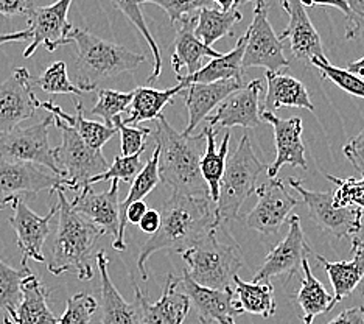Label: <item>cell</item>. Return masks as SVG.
Instances as JSON below:
<instances>
[{
  "instance_id": "7bdbcfd3",
  "label": "cell",
  "mask_w": 364,
  "mask_h": 324,
  "mask_svg": "<svg viewBox=\"0 0 364 324\" xmlns=\"http://www.w3.org/2000/svg\"><path fill=\"white\" fill-rule=\"evenodd\" d=\"M326 178L335 184V192L332 194L335 206H353L364 211V174L361 179H341L333 174H326Z\"/></svg>"
},
{
  "instance_id": "6da1fadb",
  "label": "cell",
  "mask_w": 364,
  "mask_h": 324,
  "mask_svg": "<svg viewBox=\"0 0 364 324\" xmlns=\"http://www.w3.org/2000/svg\"><path fill=\"white\" fill-rule=\"evenodd\" d=\"M157 211L161 214L159 229L140 246L137 257V268L142 281L148 279L146 262L154 253H184L210 231L220 228L217 206L209 195L173 192Z\"/></svg>"
},
{
  "instance_id": "2e32d148",
  "label": "cell",
  "mask_w": 364,
  "mask_h": 324,
  "mask_svg": "<svg viewBox=\"0 0 364 324\" xmlns=\"http://www.w3.org/2000/svg\"><path fill=\"white\" fill-rule=\"evenodd\" d=\"M10 207H13V214L8 221L18 236V248L22 253L21 263H27L28 259L46 262L43 248L50 234V221L58 214V204L52 207L46 217H39L35 211L30 209L26 198H18Z\"/></svg>"
},
{
  "instance_id": "681fc988",
  "label": "cell",
  "mask_w": 364,
  "mask_h": 324,
  "mask_svg": "<svg viewBox=\"0 0 364 324\" xmlns=\"http://www.w3.org/2000/svg\"><path fill=\"white\" fill-rule=\"evenodd\" d=\"M31 6V0H0V14L5 16V18L28 16Z\"/></svg>"
},
{
  "instance_id": "9f6ffc18",
  "label": "cell",
  "mask_w": 364,
  "mask_h": 324,
  "mask_svg": "<svg viewBox=\"0 0 364 324\" xmlns=\"http://www.w3.org/2000/svg\"><path fill=\"white\" fill-rule=\"evenodd\" d=\"M346 70H349L350 73L357 75V77L364 80V56L360 58V60H357V61H350L349 64H347Z\"/></svg>"
},
{
  "instance_id": "d6a6232c",
  "label": "cell",
  "mask_w": 364,
  "mask_h": 324,
  "mask_svg": "<svg viewBox=\"0 0 364 324\" xmlns=\"http://www.w3.org/2000/svg\"><path fill=\"white\" fill-rule=\"evenodd\" d=\"M304 278L296 293V303L301 309V320L304 324H313L314 318L333 309V295H330L319 279L314 276L309 259L301 267Z\"/></svg>"
},
{
  "instance_id": "30bf717a",
  "label": "cell",
  "mask_w": 364,
  "mask_h": 324,
  "mask_svg": "<svg viewBox=\"0 0 364 324\" xmlns=\"http://www.w3.org/2000/svg\"><path fill=\"white\" fill-rule=\"evenodd\" d=\"M242 64L243 69L263 68L271 72L289 68V61L284 53V43L277 38L268 21V5L264 0L255 2L254 19L246 30Z\"/></svg>"
},
{
  "instance_id": "5b68a950",
  "label": "cell",
  "mask_w": 364,
  "mask_h": 324,
  "mask_svg": "<svg viewBox=\"0 0 364 324\" xmlns=\"http://www.w3.org/2000/svg\"><path fill=\"white\" fill-rule=\"evenodd\" d=\"M220 228L210 231L181 256L187 265L186 273L196 284L225 290L234 284V276L243 267V257L234 239L225 242L218 237Z\"/></svg>"
},
{
  "instance_id": "cb8c5ba5",
  "label": "cell",
  "mask_w": 364,
  "mask_h": 324,
  "mask_svg": "<svg viewBox=\"0 0 364 324\" xmlns=\"http://www.w3.org/2000/svg\"><path fill=\"white\" fill-rule=\"evenodd\" d=\"M97 267L102 281V324H144L142 305L136 296L134 303H127L125 298L112 284L107 271V256L105 251L97 254Z\"/></svg>"
},
{
  "instance_id": "6f0895ef",
  "label": "cell",
  "mask_w": 364,
  "mask_h": 324,
  "mask_svg": "<svg viewBox=\"0 0 364 324\" xmlns=\"http://www.w3.org/2000/svg\"><path fill=\"white\" fill-rule=\"evenodd\" d=\"M213 2H217L223 11H229L235 8V0H213Z\"/></svg>"
},
{
  "instance_id": "d4e9b609",
  "label": "cell",
  "mask_w": 364,
  "mask_h": 324,
  "mask_svg": "<svg viewBox=\"0 0 364 324\" xmlns=\"http://www.w3.org/2000/svg\"><path fill=\"white\" fill-rule=\"evenodd\" d=\"M195 22L196 16L193 14L178 23L175 52L171 56V68L175 70L176 77H181L182 68L187 69V75H193L201 69L203 58H217L221 55L218 50L205 46L195 36Z\"/></svg>"
},
{
  "instance_id": "b9f144b4",
  "label": "cell",
  "mask_w": 364,
  "mask_h": 324,
  "mask_svg": "<svg viewBox=\"0 0 364 324\" xmlns=\"http://www.w3.org/2000/svg\"><path fill=\"white\" fill-rule=\"evenodd\" d=\"M98 309L97 299L89 293H77L68 299V305L58 324H92V317Z\"/></svg>"
},
{
  "instance_id": "52a82bcc",
  "label": "cell",
  "mask_w": 364,
  "mask_h": 324,
  "mask_svg": "<svg viewBox=\"0 0 364 324\" xmlns=\"http://www.w3.org/2000/svg\"><path fill=\"white\" fill-rule=\"evenodd\" d=\"M53 125L63 132L61 144L53 148L56 167L65 179V189L80 190L89 184V179L103 173L109 164L102 150H94L82 140L78 132L53 115Z\"/></svg>"
},
{
  "instance_id": "7c38bea8",
  "label": "cell",
  "mask_w": 364,
  "mask_h": 324,
  "mask_svg": "<svg viewBox=\"0 0 364 324\" xmlns=\"http://www.w3.org/2000/svg\"><path fill=\"white\" fill-rule=\"evenodd\" d=\"M257 204L247 214L246 224L262 236H277L301 199L289 195L288 189L279 178H269L267 184L257 190Z\"/></svg>"
},
{
  "instance_id": "91938a15",
  "label": "cell",
  "mask_w": 364,
  "mask_h": 324,
  "mask_svg": "<svg viewBox=\"0 0 364 324\" xmlns=\"http://www.w3.org/2000/svg\"><path fill=\"white\" fill-rule=\"evenodd\" d=\"M361 248H363V251H364V242H361Z\"/></svg>"
},
{
  "instance_id": "680465c9",
  "label": "cell",
  "mask_w": 364,
  "mask_h": 324,
  "mask_svg": "<svg viewBox=\"0 0 364 324\" xmlns=\"http://www.w3.org/2000/svg\"><path fill=\"white\" fill-rule=\"evenodd\" d=\"M250 2H257V0H235V8H238L240 5L250 4Z\"/></svg>"
},
{
  "instance_id": "f6af8a7d",
  "label": "cell",
  "mask_w": 364,
  "mask_h": 324,
  "mask_svg": "<svg viewBox=\"0 0 364 324\" xmlns=\"http://www.w3.org/2000/svg\"><path fill=\"white\" fill-rule=\"evenodd\" d=\"M112 125L119 130L122 137V156H132L144 153L146 148V139L151 135L150 128L145 127H129V125L123 123L120 115L114 119Z\"/></svg>"
},
{
  "instance_id": "ffe728a7",
  "label": "cell",
  "mask_w": 364,
  "mask_h": 324,
  "mask_svg": "<svg viewBox=\"0 0 364 324\" xmlns=\"http://www.w3.org/2000/svg\"><path fill=\"white\" fill-rule=\"evenodd\" d=\"M260 119L267 120L274 130L276 140V161L268 167V177L276 178L279 170L284 165L289 167L307 169V157H305V145L302 140V120L299 117L280 119L272 111L260 108Z\"/></svg>"
},
{
  "instance_id": "8992f818",
  "label": "cell",
  "mask_w": 364,
  "mask_h": 324,
  "mask_svg": "<svg viewBox=\"0 0 364 324\" xmlns=\"http://www.w3.org/2000/svg\"><path fill=\"white\" fill-rule=\"evenodd\" d=\"M268 170L254 153L250 136L245 135L229 161L220 182L217 220L220 226L238 217L245 202L257 190L260 174Z\"/></svg>"
},
{
  "instance_id": "8fae6325",
  "label": "cell",
  "mask_w": 364,
  "mask_h": 324,
  "mask_svg": "<svg viewBox=\"0 0 364 324\" xmlns=\"http://www.w3.org/2000/svg\"><path fill=\"white\" fill-rule=\"evenodd\" d=\"M52 125L53 115L48 114L36 125L16 128L0 136V160L39 164L61 177L53 157V148L48 142V130Z\"/></svg>"
},
{
  "instance_id": "e575fe53",
  "label": "cell",
  "mask_w": 364,
  "mask_h": 324,
  "mask_svg": "<svg viewBox=\"0 0 364 324\" xmlns=\"http://www.w3.org/2000/svg\"><path fill=\"white\" fill-rule=\"evenodd\" d=\"M234 295L237 296V304L243 313L260 315L263 318H271L277 310L274 299V286L269 281L246 282L234 276Z\"/></svg>"
},
{
  "instance_id": "bcb514c9",
  "label": "cell",
  "mask_w": 364,
  "mask_h": 324,
  "mask_svg": "<svg viewBox=\"0 0 364 324\" xmlns=\"http://www.w3.org/2000/svg\"><path fill=\"white\" fill-rule=\"evenodd\" d=\"M139 4H154L167 13L171 25H178L195 11L208 6L209 0H139Z\"/></svg>"
},
{
  "instance_id": "83f0119b",
  "label": "cell",
  "mask_w": 364,
  "mask_h": 324,
  "mask_svg": "<svg viewBox=\"0 0 364 324\" xmlns=\"http://www.w3.org/2000/svg\"><path fill=\"white\" fill-rule=\"evenodd\" d=\"M246 46V33L238 38L235 47L230 50L229 53H221L217 58H212V61L208 63L203 68L195 72L193 75H181L178 77L179 81L184 83L186 86L192 85V83H213L221 80H237L242 81L243 78V53ZM243 83V81H242Z\"/></svg>"
},
{
  "instance_id": "74e56055",
  "label": "cell",
  "mask_w": 364,
  "mask_h": 324,
  "mask_svg": "<svg viewBox=\"0 0 364 324\" xmlns=\"http://www.w3.org/2000/svg\"><path fill=\"white\" fill-rule=\"evenodd\" d=\"M112 4L115 8L127 16V18L132 22V25H136V28L139 30L140 35L144 36V39L150 46L153 56H154V69L151 72L150 77H148V83H156L161 77L162 72V56H161V50L159 46L156 44V41L153 38V35L148 30V25L145 22V18L142 11H140V4L139 0H112Z\"/></svg>"
},
{
  "instance_id": "ab89813d",
  "label": "cell",
  "mask_w": 364,
  "mask_h": 324,
  "mask_svg": "<svg viewBox=\"0 0 364 324\" xmlns=\"http://www.w3.org/2000/svg\"><path fill=\"white\" fill-rule=\"evenodd\" d=\"M131 100L132 93H120V90L114 89H98L97 103L90 110V114L102 117L107 127H114V119L128 110Z\"/></svg>"
},
{
  "instance_id": "ac0fdd59",
  "label": "cell",
  "mask_w": 364,
  "mask_h": 324,
  "mask_svg": "<svg viewBox=\"0 0 364 324\" xmlns=\"http://www.w3.org/2000/svg\"><path fill=\"white\" fill-rule=\"evenodd\" d=\"M263 90L262 80H252L246 86L237 89L225 102L220 103L217 111L208 115L209 127L220 128H255L262 123L260 119V94Z\"/></svg>"
},
{
  "instance_id": "ba28073f",
  "label": "cell",
  "mask_w": 364,
  "mask_h": 324,
  "mask_svg": "<svg viewBox=\"0 0 364 324\" xmlns=\"http://www.w3.org/2000/svg\"><path fill=\"white\" fill-rule=\"evenodd\" d=\"M58 187L65 189V179L44 165L0 160V211L18 198L27 199L43 190L55 192Z\"/></svg>"
},
{
  "instance_id": "4dcf8cb0",
  "label": "cell",
  "mask_w": 364,
  "mask_h": 324,
  "mask_svg": "<svg viewBox=\"0 0 364 324\" xmlns=\"http://www.w3.org/2000/svg\"><path fill=\"white\" fill-rule=\"evenodd\" d=\"M39 108H43V110L48 111V114H52L55 117L68 123L69 127L75 130L78 132V136L94 150H102L105 144L109 142L119 131L115 127H107V125L100 122L87 120L85 117V108H82V103L78 102V100L75 102V115H69L68 113H64L60 106L52 103L50 100H48V102H39Z\"/></svg>"
},
{
  "instance_id": "11a10c76",
  "label": "cell",
  "mask_w": 364,
  "mask_h": 324,
  "mask_svg": "<svg viewBox=\"0 0 364 324\" xmlns=\"http://www.w3.org/2000/svg\"><path fill=\"white\" fill-rule=\"evenodd\" d=\"M31 39V30H21L14 33H0V46L8 43H22V41Z\"/></svg>"
},
{
  "instance_id": "603a6c76",
  "label": "cell",
  "mask_w": 364,
  "mask_h": 324,
  "mask_svg": "<svg viewBox=\"0 0 364 324\" xmlns=\"http://www.w3.org/2000/svg\"><path fill=\"white\" fill-rule=\"evenodd\" d=\"M243 86L242 81L237 80H221L213 83H192L182 93H184L186 106L188 113V123L182 135L190 136L193 130L205 120L210 113L218 108L220 103Z\"/></svg>"
},
{
  "instance_id": "44dd1931",
  "label": "cell",
  "mask_w": 364,
  "mask_h": 324,
  "mask_svg": "<svg viewBox=\"0 0 364 324\" xmlns=\"http://www.w3.org/2000/svg\"><path fill=\"white\" fill-rule=\"evenodd\" d=\"M119 184L120 181L112 179L111 187L100 194L94 192L92 186H86L70 203L73 211L92 221L105 234H111L114 240L119 237L120 229Z\"/></svg>"
},
{
  "instance_id": "d590c367",
  "label": "cell",
  "mask_w": 364,
  "mask_h": 324,
  "mask_svg": "<svg viewBox=\"0 0 364 324\" xmlns=\"http://www.w3.org/2000/svg\"><path fill=\"white\" fill-rule=\"evenodd\" d=\"M243 19V14L238 11V8H232L229 11L217 10V8L204 6L198 10L196 22H195V36L212 47L217 41L226 36H234L235 23Z\"/></svg>"
},
{
  "instance_id": "277c9868",
  "label": "cell",
  "mask_w": 364,
  "mask_h": 324,
  "mask_svg": "<svg viewBox=\"0 0 364 324\" xmlns=\"http://www.w3.org/2000/svg\"><path fill=\"white\" fill-rule=\"evenodd\" d=\"M72 43L78 47L75 77L81 93H92L103 81L115 78L123 72L136 70L146 56L134 53L127 47L98 38L87 30L70 31Z\"/></svg>"
},
{
  "instance_id": "8d00e7d4",
  "label": "cell",
  "mask_w": 364,
  "mask_h": 324,
  "mask_svg": "<svg viewBox=\"0 0 364 324\" xmlns=\"http://www.w3.org/2000/svg\"><path fill=\"white\" fill-rule=\"evenodd\" d=\"M30 271L27 263H21V268L16 270L0 259V310L4 313V324H14L22 299V282Z\"/></svg>"
},
{
  "instance_id": "db71d44e",
  "label": "cell",
  "mask_w": 364,
  "mask_h": 324,
  "mask_svg": "<svg viewBox=\"0 0 364 324\" xmlns=\"http://www.w3.org/2000/svg\"><path fill=\"white\" fill-rule=\"evenodd\" d=\"M299 2L307 6H335L339 11H343L346 16L349 13V6H347L346 0H299Z\"/></svg>"
},
{
  "instance_id": "7402d4cb",
  "label": "cell",
  "mask_w": 364,
  "mask_h": 324,
  "mask_svg": "<svg viewBox=\"0 0 364 324\" xmlns=\"http://www.w3.org/2000/svg\"><path fill=\"white\" fill-rule=\"evenodd\" d=\"M134 292L142 305L144 324H184L190 312L188 296L179 290V279L168 274L161 298L151 303L140 287L134 282Z\"/></svg>"
},
{
  "instance_id": "f5cc1de1",
  "label": "cell",
  "mask_w": 364,
  "mask_h": 324,
  "mask_svg": "<svg viewBox=\"0 0 364 324\" xmlns=\"http://www.w3.org/2000/svg\"><path fill=\"white\" fill-rule=\"evenodd\" d=\"M146 211H148V207H146L144 199H139V202L131 203V204L127 207V212H125L127 221L131 223V224H139L140 219L144 217V214H145Z\"/></svg>"
},
{
  "instance_id": "e0dca14e",
  "label": "cell",
  "mask_w": 364,
  "mask_h": 324,
  "mask_svg": "<svg viewBox=\"0 0 364 324\" xmlns=\"http://www.w3.org/2000/svg\"><path fill=\"white\" fill-rule=\"evenodd\" d=\"M179 287L188 296L190 303L195 305L203 324H237L235 318L243 315V310L235 301L234 290L230 287L225 290L203 287L190 279L186 270L182 271Z\"/></svg>"
},
{
  "instance_id": "9c48e42d",
  "label": "cell",
  "mask_w": 364,
  "mask_h": 324,
  "mask_svg": "<svg viewBox=\"0 0 364 324\" xmlns=\"http://www.w3.org/2000/svg\"><path fill=\"white\" fill-rule=\"evenodd\" d=\"M291 186L301 195V202L307 206L310 219L318 226L338 239L357 236L363 228L364 211L353 206H335L332 192H313L304 187L301 179L289 178Z\"/></svg>"
},
{
  "instance_id": "3957f363",
  "label": "cell",
  "mask_w": 364,
  "mask_h": 324,
  "mask_svg": "<svg viewBox=\"0 0 364 324\" xmlns=\"http://www.w3.org/2000/svg\"><path fill=\"white\" fill-rule=\"evenodd\" d=\"M156 145L159 147V177L173 192L209 195L201 177L200 161L204 150V132L186 136L171 127L165 115L156 119Z\"/></svg>"
},
{
  "instance_id": "4316f807",
  "label": "cell",
  "mask_w": 364,
  "mask_h": 324,
  "mask_svg": "<svg viewBox=\"0 0 364 324\" xmlns=\"http://www.w3.org/2000/svg\"><path fill=\"white\" fill-rule=\"evenodd\" d=\"M352 251L353 259L341 262H330L326 257L316 254V259L327 271L330 284L333 287V305L355 292L364 278V251L360 239H353Z\"/></svg>"
},
{
  "instance_id": "ee69618b",
  "label": "cell",
  "mask_w": 364,
  "mask_h": 324,
  "mask_svg": "<svg viewBox=\"0 0 364 324\" xmlns=\"http://www.w3.org/2000/svg\"><path fill=\"white\" fill-rule=\"evenodd\" d=\"M142 167L144 165L140 162V155L117 156L114 160V162L103 173L90 178L87 186H94L95 182H100V181H112V179L132 182V179L136 178V174L142 170Z\"/></svg>"
},
{
  "instance_id": "7a4b0ae2",
  "label": "cell",
  "mask_w": 364,
  "mask_h": 324,
  "mask_svg": "<svg viewBox=\"0 0 364 324\" xmlns=\"http://www.w3.org/2000/svg\"><path fill=\"white\" fill-rule=\"evenodd\" d=\"M55 192L58 195L60 220H58L47 270L55 276L73 271L81 281L92 279L94 270L90 259L98 239L105 236V232L72 209L63 187H58Z\"/></svg>"
},
{
  "instance_id": "7dc6e473",
  "label": "cell",
  "mask_w": 364,
  "mask_h": 324,
  "mask_svg": "<svg viewBox=\"0 0 364 324\" xmlns=\"http://www.w3.org/2000/svg\"><path fill=\"white\" fill-rule=\"evenodd\" d=\"M349 13L346 16V39H357L364 31V0H346Z\"/></svg>"
},
{
  "instance_id": "f546056e",
  "label": "cell",
  "mask_w": 364,
  "mask_h": 324,
  "mask_svg": "<svg viewBox=\"0 0 364 324\" xmlns=\"http://www.w3.org/2000/svg\"><path fill=\"white\" fill-rule=\"evenodd\" d=\"M48 292L31 271L22 282V299L14 324H58V318L47 304Z\"/></svg>"
},
{
  "instance_id": "c3c4849f",
  "label": "cell",
  "mask_w": 364,
  "mask_h": 324,
  "mask_svg": "<svg viewBox=\"0 0 364 324\" xmlns=\"http://www.w3.org/2000/svg\"><path fill=\"white\" fill-rule=\"evenodd\" d=\"M343 152L353 167L364 174V128L344 145Z\"/></svg>"
},
{
  "instance_id": "9a60e30c",
  "label": "cell",
  "mask_w": 364,
  "mask_h": 324,
  "mask_svg": "<svg viewBox=\"0 0 364 324\" xmlns=\"http://www.w3.org/2000/svg\"><path fill=\"white\" fill-rule=\"evenodd\" d=\"M288 224L287 237L264 257L262 268L255 274L252 282L269 281L271 278L282 276V274H287V278L291 279L296 273H299L307 256L313 253L305 240L299 215H291L288 219Z\"/></svg>"
},
{
  "instance_id": "836d02e7",
  "label": "cell",
  "mask_w": 364,
  "mask_h": 324,
  "mask_svg": "<svg viewBox=\"0 0 364 324\" xmlns=\"http://www.w3.org/2000/svg\"><path fill=\"white\" fill-rule=\"evenodd\" d=\"M187 86L179 81L175 88L171 89H153V88H136L132 90L131 100V114L123 120L127 125H137L146 120H156L162 114V110L168 103H173V97L176 94H182Z\"/></svg>"
},
{
  "instance_id": "f1b7e54d",
  "label": "cell",
  "mask_w": 364,
  "mask_h": 324,
  "mask_svg": "<svg viewBox=\"0 0 364 324\" xmlns=\"http://www.w3.org/2000/svg\"><path fill=\"white\" fill-rule=\"evenodd\" d=\"M204 139H205V150L200 161V172L201 177L208 186L209 197L217 206L218 195H220V182L223 178V173L226 170V160L229 153V144H230V132L228 131L225 137H223L221 147H217V135L218 130L212 127L204 128Z\"/></svg>"
},
{
  "instance_id": "1f68e13d",
  "label": "cell",
  "mask_w": 364,
  "mask_h": 324,
  "mask_svg": "<svg viewBox=\"0 0 364 324\" xmlns=\"http://www.w3.org/2000/svg\"><path fill=\"white\" fill-rule=\"evenodd\" d=\"M159 182H161V177H159V147L156 145L153 156L146 161V164L144 165L142 170H140L136 174V178L132 179L128 197L120 203V229H119V237L112 242L114 249H117V251H125V249H127V242H125V234H127V226H128V221H127V217H125L127 207L131 203L139 202V199H144L148 194L153 192Z\"/></svg>"
},
{
  "instance_id": "816d5d0a",
  "label": "cell",
  "mask_w": 364,
  "mask_h": 324,
  "mask_svg": "<svg viewBox=\"0 0 364 324\" xmlns=\"http://www.w3.org/2000/svg\"><path fill=\"white\" fill-rule=\"evenodd\" d=\"M159 224H161V214L157 209H148L144 217L140 219L137 226L140 228V231L145 232V234L151 236L154 232L159 229Z\"/></svg>"
},
{
  "instance_id": "94428289",
  "label": "cell",
  "mask_w": 364,
  "mask_h": 324,
  "mask_svg": "<svg viewBox=\"0 0 364 324\" xmlns=\"http://www.w3.org/2000/svg\"><path fill=\"white\" fill-rule=\"evenodd\" d=\"M209 2H213V0H209Z\"/></svg>"
},
{
  "instance_id": "4fadbf2b",
  "label": "cell",
  "mask_w": 364,
  "mask_h": 324,
  "mask_svg": "<svg viewBox=\"0 0 364 324\" xmlns=\"http://www.w3.org/2000/svg\"><path fill=\"white\" fill-rule=\"evenodd\" d=\"M72 2L73 0H56L47 6H31L27 16L31 39L23 50V58H30L39 46H46L48 52H55L58 47L72 43L73 25L68 19Z\"/></svg>"
},
{
  "instance_id": "5bb4252c",
  "label": "cell",
  "mask_w": 364,
  "mask_h": 324,
  "mask_svg": "<svg viewBox=\"0 0 364 324\" xmlns=\"http://www.w3.org/2000/svg\"><path fill=\"white\" fill-rule=\"evenodd\" d=\"M33 77L27 68H16L0 83V136L19 128L31 119L39 108V100L31 88Z\"/></svg>"
},
{
  "instance_id": "484cf974",
  "label": "cell",
  "mask_w": 364,
  "mask_h": 324,
  "mask_svg": "<svg viewBox=\"0 0 364 324\" xmlns=\"http://www.w3.org/2000/svg\"><path fill=\"white\" fill-rule=\"evenodd\" d=\"M267 97L263 108L268 111H279L280 108H302L314 113V105L307 88L291 75L267 70Z\"/></svg>"
},
{
  "instance_id": "60d3db41",
  "label": "cell",
  "mask_w": 364,
  "mask_h": 324,
  "mask_svg": "<svg viewBox=\"0 0 364 324\" xmlns=\"http://www.w3.org/2000/svg\"><path fill=\"white\" fill-rule=\"evenodd\" d=\"M36 81V85L44 90L47 94H73V95H81L82 93L77 85L69 80L68 75V66L63 61H55L52 66L43 72L39 78L33 80Z\"/></svg>"
},
{
  "instance_id": "f907efd6",
  "label": "cell",
  "mask_w": 364,
  "mask_h": 324,
  "mask_svg": "<svg viewBox=\"0 0 364 324\" xmlns=\"http://www.w3.org/2000/svg\"><path fill=\"white\" fill-rule=\"evenodd\" d=\"M327 324H364V305L346 309Z\"/></svg>"
},
{
  "instance_id": "f35d334b",
  "label": "cell",
  "mask_w": 364,
  "mask_h": 324,
  "mask_svg": "<svg viewBox=\"0 0 364 324\" xmlns=\"http://www.w3.org/2000/svg\"><path fill=\"white\" fill-rule=\"evenodd\" d=\"M314 69L319 70V75L322 80L332 81L339 89L344 93L350 94L353 97H358L364 100V80L357 77V75L350 73L346 69L335 68L330 64L328 60H313L310 63Z\"/></svg>"
},
{
  "instance_id": "d6986e66",
  "label": "cell",
  "mask_w": 364,
  "mask_h": 324,
  "mask_svg": "<svg viewBox=\"0 0 364 324\" xmlns=\"http://www.w3.org/2000/svg\"><path fill=\"white\" fill-rule=\"evenodd\" d=\"M282 6L288 14V25L279 39L289 41V50L296 60L310 64L313 60H327L324 46L318 30L310 19L305 6L299 0H282Z\"/></svg>"
}]
</instances>
